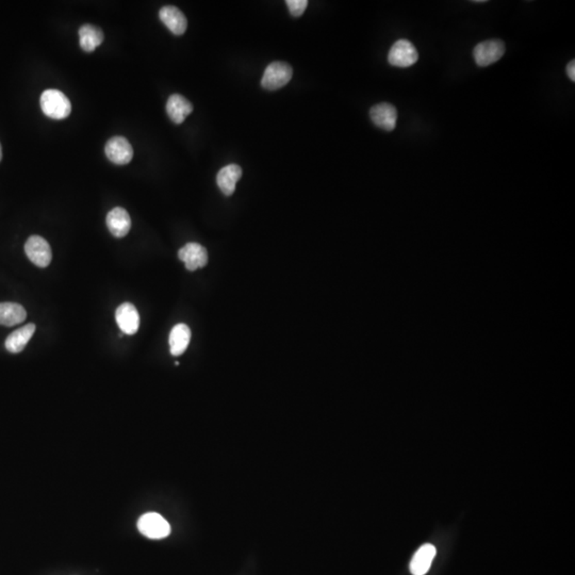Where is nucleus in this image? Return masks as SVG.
<instances>
[{
    "label": "nucleus",
    "instance_id": "nucleus-2",
    "mask_svg": "<svg viewBox=\"0 0 575 575\" xmlns=\"http://www.w3.org/2000/svg\"><path fill=\"white\" fill-rule=\"evenodd\" d=\"M293 69L285 62H273L267 66L261 79V85L265 90H279L289 83L292 78Z\"/></svg>",
    "mask_w": 575,
    "mask_h": 575
},
{
    "label": "nucleus",
    "instance_id": "nucleus-8",
    "mask_svg": "<svg viewBox=\"0 0 575 575\" xmlns=\"http://www.w3.org/2000/svg\"><path fill=\"white\" fill-rule=\"evenodd\" d=\"M178 257L184 262L186 269L191 272L206 267L208 263L207 250L198 243L186 244L178 252Z\"/></svg>",
    "mask_w": 575,
    "mask_h": 575
},
{
    "label": "nucleus",
    "instance_id": "nucleus-20",
    "mask_svg": "<svg viewBox=\"0 0 575 575\" xmlns=\"http://www.w3.org/2000/svg\"><path fill=\"white\" fill-rule=\"evenodd\" d=\"M285 3H287L288 9L290 11L291 15L294 17H301L308 7L307 0H287Z\"/></svg>",
    "mask_w": 575,
    "mask_h": 575
},
{
    "label": "nucleus",
    "instance_id": "nucleus-10",
    "mask_svg": "<svg viewBox=\"0 0 575 575\" xmlns=\"http://www.w3.org/2000/svg\"><path fill=\"white\" fill-rule=\"evenodd\" d=\"M370 116L375 126L386 131H392L398 122V110L392 105L382 102L372 107Z\"/></svg>",
    "mask_w": 575,
    "mask_h": 575
},
{
    "label": "nucleus",
    "instance_id": "nucleus-17",
    "mask_svg": "<svg viewBox=\"0 0 575 575\" xmlns=\"http://www.w3.org/2000/svg\"><path fill=\"white\" fill-rule=\"evenodd\" d=\"M191 330L186 324H177L170 334V349L173 356H180L189 347Z\"/></svg>",
    "mask_w": 575,
    "mask_h": 575
},
{
    "label": "nucleus",
    "instance_id": "nucleus-4",
    "mask_svg": "<svg viewBox=\"0 0 575 575\" xmlns=\"http://www.w3.org/2000/svg\"><path fill=\"white\" fill-rule=\"evenodd\" d=\"M505 54V44L501 40L484 41L474 48V60L481 67L491 65L499 61Z\"/></svg>",
    "mask_w": 575,
    "mask_h": 575
},
{
    "label": "nucleus",
    "instance_id": "nucleus-15",
    "mask_svg": "<svg viewBox=\"0 0 575 575\" xmlns=\"http://www.w3.org/2000/svg\"><path fill=\"white\" fill-rule=\"evenodd\" d=\"M241 176H242V169L239 165H226L217 173V186L224 195H232L236 190L237 182H239Z\"/></svg>",
    "mask_w": 575,
    "mask_h": 575
},
{
    "label": "nucleus",
    "instance_id": "nucleus-19",
    "mask_svg": "<svg viewBox=\"0 0 575 575\" xmlns=\"http://www.w3.org/2000/svg\"><path fill=\"white\" fill-rule=\"evenodd\" d=\"M27 312L17 303H0V325L14 326L24 322Z\"/></svg>",
    "mask_w": 575,
    "mask_h": 575
},
{
    "label": "nucleus",
    "instance_id": "nucleus-6",
    "mask_svg": "<svg viewBox=\"0 0 575 575\" xmlns=\"http://www.w3.org/2000/svg\"><path fill=\"white\" fill-rule=\"evenodd\" d=\"M419 60V54L413 43L408 40H399L394 43L389 54L388 61L392 66L409 67Z\"/></svg>",
    "mask_w": 575,
    "mask_h": 575
},
{
    "label": "nucleus",
    "instance_id": "nucleus-22",
    "mask_svg": "<svg viewBox=\"0 0 575 575\" xmlns=\"http://www.w3.org/2000/svg\"><path fill=\"white\" fill-rule=\"evenodd\" d=\"M3 159V149H1V144H0V161Z\"/></svg>",
    "mask_w": 575,
    "mask_h": 575
},
{
    "label": "nucleus",
    "instance_id": "nucleus-7",
    "mask_svg": "<svg viewBox=\"0 0 575 575\" xmlns=\"http://www.w3.org/2000/svg\"><path fill=\"white\" fill-rule=\"evenodd\" d=\"M105 153L114 164L125 165L131 161L133 149L131 144L123 137H114L107 142Z\"/></svg>",
    "mask_w": 575,
    "mask_h": 575
},
{
    "label": "nucleus",
    "instance_id": "nucleus-1",
    "mask_svg": "<svg viewBox=\"0 0 575 575\" xmlns=\"http://www.w3.org/2000/svg\"><path fill=\"white\" fill-rule=\"evenodd\" d=\"M41 108L45 116L54 120H63L71 114L69 99L59 90H46L41 96Z\"/></svg>",
    "mask_w": 575,
    "mask_h": 575
},
{
    "label": "nucleus",
    "instance_id": "nucleus-3",
    "mask_svg": "<svg viewBox=\"0 0 575 575\" xmlns=\"http://www.w3.org/2000/svg\"><path fill=\"white\" fill-rule=\"evenodd\" d=\"M138 528L149 539H163L171 533L170 524L157 512L143 514L138 522Z\"/></svg>",
    "mask_w": 575,
    "mask_h": 575
},
{
    "label": "nucleus",
    "instance_id": "nucleus-12",
    "mask_svg": "<svg viewBox=\"0 0 575 575\" xmlns=\"http://www.w3.org/2000/svg\"><path fill=\"white\" fill-rule=\"evenodd\" d=\"M107 226L116 238L127 236L131 228V219L129 213L124 208H114L107 215Z\"/></svg>",
    "mask_w": 575,
    "mask_h": 575
},
{
    "label": "nucleus",
    "instance_id": "nucleus-14",
    "mask_svg": "<svg viewBox=\"0 0 575 575\" xmlns=\"http://www.w3.org/2000/svg\"><path fill=\"white\" fill-rule=\"evenodd\" d=\"M437 550L433 545H423L413 555L411 563L413 575H425L431 569V563L436 557Z\"/></svg>",
    "mask_w": 575,
    "mask_h": 575
},
{
    "label": "nucleus",
    "instance_id": "nucleus-9",
    "mask_svg": "<svg viewBox=\"0 0 575 575\" xmlns=\"http://www.w3.org/2000/svg\"><path fill=\"white\" fill-rule=\"evenodd\" d=\"M116 323L126 335H135L140 327V316L137 308L130 303H124L116 312Z\"/></svg>",
    "mask_w": 575,
    "mask_h": 575
},
{
    "label": "nucleus",
    "instance_id": "nucleus-11",
    "mask_svg": "<svg viewBox=\"0 0 575 575\" xmlns=\"http://www.w3.org/2000/svg\"><path fill=\"white\" fill-rule=\"evenodd\" d=\"M159 17L169 30L175 36H182L186 32L188 21L184 13L174 6H165L159 12Z\"/></svg>",
    "mask_w": 575,
    "mask_h": 575
},
{
    "label": "nucleus",
    "instance_id": "nucleus-5",
    "mask_svg": "<svg viewBox=\"0 0 575 575\" xmlns=\"http://www.w3.org/2000/svg\"><path fill=\"white\" fill-rule=\"evenodd\" d=\"M25 252L31 262L39 268H46L52 261V248L45 239L31 236L25 244Z\"/></svg>",
    "mask_w": 575,
    "mask_h": 575
},
{
    "label": "nucleus",
    "instance_id": "nucleus-13",
    "mask_svg": "<svg viewBox=\"0 0 575 575\" xmlns=\"http://www.w3.org/2000/svg\"><path fill=\"white\" fill-rule=\"evenodd\" d=\"M193 106L191 102L180 94H174L170 96L166 102V113L169 118L177 125L182 124L186 116L192 113Z\"/></svg>",
    "mask_w": 575,
    "mask_h": 575
},
{
    "label": "nucleus",
    "instance_id": "nucleus-16",
    "mask_svg": "<svg viewBox=\"0 0 575 575\" xmlns=\"http://www.w3.org/2000/svg\"><path fill=\"white\" fill-rule=\"evenodd\" d=\"M34 332H36V325L34 324H27V325L19 328V329L13 332L7 338V340H6V349L10 353H21L25 349V347H26L27 343L30 341Z\"/></svg>",
    "mask_w": 575,
    "mask_h": 575
},
{
    "label": "nucleus",
    "instance_id": "nucleus-21",
    "mask_svg": "<svg viewBox=\"0 0 575 575\" xmlns=\"http://www.w3.org/2000/svg\"><path fill=\"white\" fill-rule=\"evenodd\" d=\"M567 74H568V77H569V78L571 79V80H572V81L575 80V62H574V60H572V61H571L570 63L568 64V66H567Z\"/></svg>",
    "mask_w": 575,
    "mask_h": 575
},
{
    "label": "nucleus",
    "instance_id": "nucleus-18",
    "mask_svg": "<svg viewBox=\"0 0 575 575\" xmlns=\"http://www.w3.org/2000/svg\"><path fill=\"white\" fill-rule=\"evenodd\" d=\"M104 42L102 29L93 25H83L79 29V44L85 52H92Z\"/></svg>",
    "mask_w": 575,
    "mask_h": 575
}]
</instances>
